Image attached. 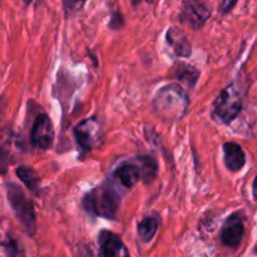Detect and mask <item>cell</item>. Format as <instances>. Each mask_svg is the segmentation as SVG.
<instances>
[{
  "instance_id": "277c9868",
  "label": "cell",
  "mask_w": 257,
  "mask_h": 257,
  "mask_svg": "<svg viewBox=\"0 0 257 257\" xmlns=\"http://www.w3.org/2000/svg\"><path fill=\"white\" fill-rule=\"evenodd\" d=\"M8 200L15 216L29 236H34L37 231V216L32 201L25 196L24 191L14 183L7 186Z\"/></svg>"
},
{
  "instance_id": "3957f363",
  "label": "cell",
  "mask_w": 257,
  "mask_h": 257,
  "mask_svg": "<svg viewBox=\"0 0 257 257\" xmlns=\"http://www.w3.org/2000/svg\"><path fill=\"white\" fill-rule=\"evenodd\" d=\"M119 203L120 197L117 187L108 181L93 188L83 200V206L88 213L108 220L115 218Z\"/></svg>"
},
{
  "instance_id": "4fadbf2b",
  "label": "cell",
  "mask_w": 257,
  "mask_h": 257,
  "mask_svg": "<svg viewBox=\"0 0 257 257\" xmlns=\"http://www.w3.org/2000/svg\"><path fill=\"white\" fill-rule=\"evenodd\" d=\"M161 220L158 216H147L137 225V233L141 241L145 243L151 242L160 228Z\"/></svg>"
},
{
  "instance_id": "7a4b0ae2",
  "label": "cell",
  "mask_w": 257,
  "mask_h": 257,
  "mask_svg": "<svg viewBox=\"0 0 257 257\" xmlns=\"http://www.w3.org/2000/svg\"><path fill=\"white\" fill-rule=\"evenodd\" d=\"M188 99L187 92L178 84H168L161 88L153 99L156 113L162 119L175 122L181 119L187 113Z\"/></svg>"
},
{
  "instance_id": "7c38bea8",
  "label": "cell",
  "mask_w": 257,
  "mask_h": 257,
  "mask_svg": "<svg viewBox=\"0 0 257 257\" xmlns=\"http://www.w3.org/2000/svg\"><path fill=\"white\" fill-rule=\"evenodd\" d=\"M167 43L172 47L178 57H190L191 55V44L187 37L181 30L176 28H171L167 32Z\"/></svg>"
},
{
  "instance_id": "5b68a950",
  "label": "cell",
  "mask_w": 257,
  "mask_h": 257,
  "mask_svg": "<svg viewBox=\"0 0 257 257\" xmlns=\"http://www.w3.org/2000/svg\"><path fill=\"white\" fill-rule=\"evenodd\" d=\"M74 136L78 145L85 151L98 150L104 142V130L100 120L95 117L78 123L74 128Z\"/></svg>"
},
{
  "instance_id": "cb8c5ba5",
  "label": "cell",
  "mask_w": 257,
  "mask_h": 257,
  "mask_svg": "<svg viewBox=\"0 0 257 257\" xmlns=\"http://www.w3.org/2000/svg\"><path fill=\"white\" fill-rule=\"evenodd\" d=\"M30 2H32V0H27V3H28V4H29V3H30Z\"/></svg>"
},
{
  "instance_id": "9a60e30c",
  "label": "cell",
  "mask_w": 257,
  "mask_h": 257,
  "mask_svg": "<svg viewBox=\"0 0 257 257\" xmlns=\"http://www.w3.org/2000/svg\"><path fill=\"white\" fill-rule=\"evenodd\" d=\"M17 175L33 193H37V195L39 193L40 178L34 168L28 167V166H20V167L17 168Z\"/></svg>"
},
{
  "instance_id": "e0dca14e",
  "label": "cell",
  "mask_w": 257,
  "mask_h": 257,
  "mask_svg": "<svg viewBox=\"0 0 257 257\" xmlns=\"http://www.w3.org/2000/svg\"><path fill=\"white\" fill-rule=\"evenodd\" d=\"M63 7H64V10L67 14H77L79 13L83 8L85 7L88 0H62Z\"/></svg>"
},
{
  "instance_id": "ffe728a7",
  "label": "cell",
  "mask_w": 257,
  "mask_h": 257,
  "mask_svg": "<svg viewBox=\"0 0 257 257\" xmlns=\"http://www.w3.org/2000/svg\"><path fill=\"white\" fill-rule=\"evenodd\" d=\"M252 195H253V198L257 201V176L255 177V180H253V183H252Z\"/></svg>"
},
{
  "instance_id": "9c48e42d",
  "label": "cell",
  "mask_w": 257,
  "mask_h": 257,
  "mask_svg": "<svg viewBox=\"0 0 257 257\" xmlns=\"http://www.w3.org/2000/svg\"><path fill=\"white\" fill-rule=\"evenodd\" d=\"M100 253L103 257H131L122 238L112 231L103 230L98 236Z\"/></svg>"
},
{
  "instance_id": "2e32d148",
  "label": "cell",
  "mask_w": 257,
  "mask_h": 257,
  "mask_svg": "<svg viewBox=\"0 0 257 257\" xmlns=\"http://www.w3.org/2000/svg\"><path fill=\"white\" fill-rule=\"evenodd\" d=\"M198 73L197 69H195L193 67L187 64H183V63H180L177 67H175V77L177 78L180 82L187 84L190 88H193L197 83L198 79Z\"/></svg>"
},
{
  "instance_id": "ba28073f",
  "label": "cell",
  "mask_w": 257,
  "mask_h": 257,
  "mask_svg": "<svg viewBox=\"0 0 257 257\" xmlns=\"http://www.w3.org/2000/svg\"><path fill=\"white\" fill-rule=\"evenodd\" d=\"M30 138H32L33 146L39 150L45 151L52 147L53 142H54V127H53L49 115H38L33 124Z\"/></svg>"
},
{
  "instance_id": "5bb4252c",
  "label": "cell",
  "mask_w": 257,
  "mask_h": 257,
  "mask_svg": "<svg viewBox=\"0 0 257 257\" xmlns=\"http://www.w3.org/2000/svg\"><path fill=\"white\" fill-rule=\"evenodd\" d=\"M141 172V180L145 183L152 182L158 173V163L155 158L150 156H138L136 158Z\"/></svg>"
},
{
  "instance_id": "44dd1931",
  "label": "cell",
  "mask_w": 257,
  "mask_h": 257,
  "mask_svg": "<svg viewBox=\"0 0 257 257\" xmlns=\"http://www.w3.org/2000/svg\"><path fill=\"white\" fill-rule=\"evenodd\" d=\"M5 171H7V168H5V163L4 161H3V158L0 157V173H4Z\"/></svg>"
},
{
  "instance_id": "52a82bcc",
  "label": "cell",
  "mask_w": 257,
  "mask_h": 257,
  "mask_svg": "<svg viewBox=\"0 0 257 257\" xmlns=\"http://www.w3.org/2000/svg\"><path fill=\"white\" fill-rule=\"evenodd\" d=\"M245 235V223L240 212H235L226 218L221 228V242L228 247H237Z\"/></svg>"
},
{
  "instance_id": "8fae6325",
  "label": "cell",
  "mask_w": 257,
  "mask_h": 257,
  "mask_svg": "<svg viewBox=\"0 0 257 257\" xmlns=\"http://www.w3.org/2000/svg\"><path fill=\"white\" fill-rule=\"evenodd\" d=\"M114 177L119 181L122 186L125 188H131L141 180V172L140 167H138L137 162H123L115 168Z\"/></svg>"
},
{
  "instance_id": "8992f818",
  "label": "cell",
  "mask_w": 257,
  "mask_h": 257,
  "mask_svg": "<svg viewBox=\"0 0 257 257\" xmlns=\"http://www.w3.org/2000/svg\"><path fill=\"white\" fill-rule=\"evenodd\" d=\"M211 14V8L201 0H186L180 13V22L193 29H198L207 23Z\"/></svg>"
},
{
  "instance_id": "6da1fadb",
  "label": "cell",
  "mask_w": 257,
  "mask_h": 257,
  "mask_svg": "<svg viewBox=\"0 0 257 257\" xmlns=\"http://www.w3.org/2000/svg\"><path fill=\"white\" fill-rule=\"evenodd\" d=\"M247 84L242 78L228 84L213 103V117L222 124L232 123L242 110Z\"/></svg>"
},
{
  "instance_id": "ac0fdd59",
  "label": "cell",
  "mask_w": 257,
  "mask_h": 257,
  "mask_svg": "<svg viewBox=\"0 0 257 257\" xmlns=\"http://www.w3.org/2000/svg\"><path fill=\"white\" fill-rule=\"evenodd\" d=\"M122 25H123L122 14H120L119 12H113L112 15H110L109 27L112 28V29H119Z\"/></svg>"
},
{
  "instance_id": "d6986e66",
  "label": "cell",
  "mask_w": 257,
  "mask_h": 257,
  "mask_svg": "<svg viewBox=\"0 0 257 257\" xmlns=\"http://www.w3.org/2000/svg\"><path fill=\"white\" fill-rule=\"evenodd\" d=\"M237 2L238 0H222V3H221V7H220L221 15H226V14H228L230 12H232V9L236 7Z\"/></svg>"
},
{
  "instance_id": "603a6c76",
  "label": "cell",
  "mask_w": 257,
  "mask_h": 257,
  "mask_svg": "<svg viewBox=\"0 0 257 257\" xmlns=\"http://www.w3.org/2000/svg\"><path fill=\"white\" fill-rule=\"evenodd\" d=\"M253 252H255V253H256V255H257V243H256L255 248H253Z\"/></svg>"
},
{
  "instance_id": "7402d4cb",
  "label": "cell",
  "mask_w": 257,
  "mask_h": 257,
  "mask_svg": "<svg viewBox=\"0 0 257 257\" xmlns=\"http://www.w3.org/2000/svg\"><path fill=\"white\" fill-rule=\"evenodd\" d=\"M142 2L143 0H131V3H132L133 7H137V5H140Z\"/></svg>"
},
{
  "instance_id": "30bf717a",
  "label": "cell",
  "mask_w": 257,
  "mask_h": 257,
  "mask_svg": "<svg viewBox=\"0 0 257 257\" xmlns=\"http://www.w3.org/2000/svg\"><path fill=\"white\" fill-rule=\"evenodd\" d=\"M223 160L226 167L232 172H238L246 165V155L243 148L235 142L223 145Z\"/></svg>"
}]
</instances>
